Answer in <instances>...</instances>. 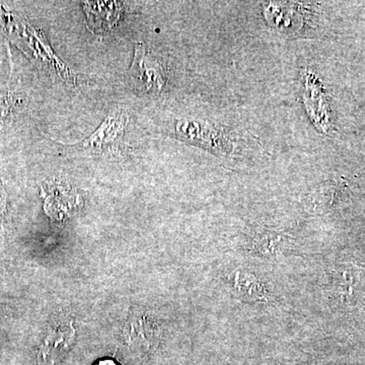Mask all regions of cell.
<instances>
[{
  "mask_svg": "<svg viewBox=\"0 0 365 365\" xmlns=\"http://www.w3.org/2000/svg\"><path fill=\"white\" fill-rule=\"evenodd\" d=\"M126 332L132 342L143 347H153L160 340V329L153 319L146 316L132 319L127 324Z\"/></svg>",
  "mask_w": 365,
  "mask_h": 365,
  "instance_id": "5",
  "label": "cell"
},
{
  "mask_svg": "<svg viewBox=\"0 0 365 365\" xmlns=\"http://www.w3.org/2000/svg\"><path fill=\"white\" fill-rule=\"evenodd\" d=\"M130 73L137 90L144 93H160L165 86L163 67L146 51L143 44L136 45Z\"/></svg>",
  "mask_w": 365,
  "mask_h": 365,
  "instance_id": "1",
  "label": "cell"
},
{
  "mask_svg": "<svg viewBox=\"0 0 365 365\" xmlns=\"http://www.w3.org/2000/svg\"><path fill=\"white\" fill-rule=\"evenodd\" d=\"M125 116L121 113L112 114L105 120L95 133L86 141V145L91 148H103L110 145L122 136L125 127Z\"/></svg>",
  "mask_w": 365,
  "mask_h": 365,
  "instance_id": "7",
  "label": "cell"
},
{
  "mask_svg": "<svg viewBox=\"0 0 365 365\" xmlns=\"http://www.w3.org/2000/svg\"><path fill=\"white\" fill-rule=\"evenodd\" d=\"M96 365H119L116 361L112 359H103L100 360V361L97 362Z\"/></svg>",
  "mask_w": 365,
  "mask_h": 365,
  "instance_id": "9",
  "label": "cell"
},
{
  "mask_svg": "<svg viewBox=\"0 0 365 365\" xmlns=\"http://www.w3.org/2000/svg\"><path fill=\"white\" fill-rule=\"evenodd\" d=\"M76 330L71 323L58 324L48 334L41 346L39 362L41 365H54L64 356L73 345Z\"/></svg>",
  "mask_w": 365,
  "mask_h": 365,
  "instance_id": "2",
  "label": "cell"
},
{
  "mask_svg": "<svg viewBox=\"0 0 365 365\" xmlns=\"http://www.w3.org/2000/svg\"><path fill=\"white\" fill-rule=\"evenodd\" d=\"M288 244H289V239L287 235L266 230L255 235L250 249L255 254L270 258V257L284 253Z\"/></svg>",
  "mask_w": 365,
  "mask_h": 365,
  "instance_id": "6",
  "label": "cell"
},
{
  "mask_svg": "<svg viewBox=\"0 0 365 365\" xmlns=\"http://www.w3.org/2000/svg\"><path fill=\"white\" fill-rule=\"evenodd\" d=\"M85 7L91 28L97 29L98 32L114 26L121 9L117 2H86Z\"/></svg>",
  "mask_w": 365,
  "mask_h": 365,
  "instance_id": "4",
  "label": "cell"
},
{
  "mask_svg": "<svg viewBox=\"0 0 365 365\" xmlns=\"http://www.w3.org/2000/svg\"><path fill=\"white\" fill-rule=\"evenodd\" d=\"M230 283L235 294L251 302H263L268 300L269 292L265 284L253 273L237 270L232 274Z\"/></svg>",
  "mask_w": 365,
  "mask_h": 365,
  "instance_id": "3",
  "label": "cell"
},
{
  "mask_svg": "<svg viewBox=\"0 0 365 365\" xmlns=\"http://www.w3.org/2000/svg\"><path fill=\"white\" fill-rule=\"evenodd\" d=\"M9 105L4 98H0V119L6 117L9 111Z\"/></svg>",
  "mask_w": 365,
  "mask_h": 365,
  "instance_id": "8",
  "label": "cell"
}]
</instances>
